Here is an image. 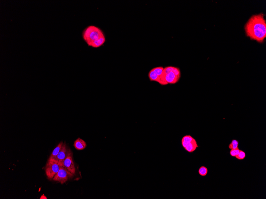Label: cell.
Wrapping results in <instances>:
<instances>
[{
  "label": "cell",
  "mask_w": 266,
  "mask_h": 199,
  "mask_svg": "<svg viewBox=\"0 0 266 199\" xmlns=\"http://www.w3.org/2000/svg\"><path fill=\"white\" fill-rule=\"evenodd\" d=\"M247 36L251 39L263 42L266 37V22L263 13L254 15L251 17L245 26Z\"/></svg>",
  "instance_id": "1"
},
{
  "label": "cell",
  "mask_w": 266,
  "mask_h": 199,
  "mask_svg": "<svg viewBox=\"0 0 266 199\" xmlns=\"http://www.w3.org/2000/svg\"><path fill=\"white\" fill-rule=\"evenodd\" d=\"M105 35L103 31L100 28L94 25L87 26L82 32L83 39L90 47L95 41Z\"/></svg>",
  "instance_id": "2"
},
{
  "label": "cell",
  "mask_w": 266,
  "mask_h": 199,
  "mask_svg": "<svg viewBox=\"0 0 266 199\" xmlns=\"http://www.w3.org/2000/svg\"><path fill=\"white\" fill-rule=\"evenodd\" d=\"M62 166L57 162L52 161H47L45 167L46 174L47 178L50 180L53 179Z\"/></svg>",
  "instance_id": "3"
},
{
  "label": "cell",
  "mask_w": 266,
  "mask_h": 199,
  "mask_svg": "<svg viewBox=\"0 0 266 199\" xmlns=\"http://www.w3.org/2000/svg\"><path fill=\"white\" fill-rule=\"evenodd\" d=\"M182 145L183 148L189 153H193L198 147L196 140L191 135L183 137Z\"/></svg>",
  "instance_id": "4"
},
{
  "label": "cell",
  "mask_w": 266,
  "mask_h": 199,
  "mask_svg": "<svg viewBox=\"0 0 266 199\" xmlns=\"http://www.w3.org/2000/svg\"><path fill=\"white\" fill-rule=\"evenodd\" d=\"M73 176L74 175L67 169L63 166H62L57 174L53 178V180L60 183L61 184H63Z\"/></svg>",
  "instance_id": "5"
},
{
  "label": "cell",
  "mask_w": 266,
  "mask_h": 199,
  "mask_svg": "<svg viewBox=\"0 0 266 199\" xmlns=\"http://www.w3.org/2000/svg\"><path fill=\"white\" fill-rule=\"evenodd\" d=\"M71 152V150L67 146L66 143L65 142L63 143L60 151H59L58 154L57 155V157L54 160L52 161L57 162L61 166H63L62 164H63V161L67 157Z\"/></svg>",
  "instance_id": "6"
},
{
  "label": "cell",
  "mask_w": 266,
  "mask_h": 199,
  "mask_svg": "<svg viewBox=\"0 0 266 199\" xmlns=\"http://www.w3.org/2000/svg\"><path fill=\"white\" fill-rule=\"evenodd\" d=\"M62 166L73 175H75L76 169L73 159V153L71 152L63 162Z\"/></svg>",
  "instance_id": "7"
},
{
  "label": "cell",
  "mask_w": 266,
  "mask_h": 199,
  "mask_svg": "<svg viewBox=\"0 0 266 199\" xmlns=\"http://www.w3.org/2000/svg\"><path fill=\"white\" fill-rule=\"evenodd\" d=\"M180 79V78L178 77L175 74L173 70L166 74L165 76V81L167 84H176L179 82Z\"/></svg>",
  "instance_id": "8"
},
{
  "label": "cell",
  "mask_w": 266,
  "mask_h": 199,
  "mask_svg": "<svg viewBox=\"0 0 266 199\" xmlns=\"http://www.w3.org/2000/svg\"><path fill=\"white\" fill-rule=\"evenodd\" d=\"M73 145L76 149L80 151L84 150L87 147V145L84 140L79 138L74 141Z\"/></svg>",
  "instance_id": "9"
},
{
  "label": "cell",
  "mask_w": 266,
  "mask_h": 199,
  "mask_svg": "<svg viewBox=\"0 0 266 199\" xmlns=\"http://www.w3.org/2000/svg\"><path fill=\"white\" fill-rule=\"evenodd\" d=\"M148 76L150 81H155V82H158L160 85H165L164 83L160 80V77L157 74L155 73L154 69H152L151 70H150L149 73H148Z\"/></svg>",
  "instance_id": "10"
},
{
  "label": "cell",
  "mask_w": 266,
  "mask_h": 199,
  "mask_svg": "<svg viewBox=\"0 0 266 199\" xmlns=\"http://www.w3.org/2000/svg\"><path fill=\"white\" fill-rule=\"evenodd\" d=\"M153 69L158 75L160 80L164 83V85H167L168 84L165 81L166 74H165L164 72V68L162 67V66H159V67L154 68Z\"/></svg>",
  "instance_id": "11"
},
{
  "label": "cell",
  "mask_w": 266,
  "mask_h": 199,
  "mask_svg": "<svg viewBox=\"0 0 266 199\" xmlns=\"http://www.w3.org/2000/svg\"><path fill=\"white\" fill-rule=\"evenodd\" d=\"M63 141H61V142L59 143L58 144V145H57V146L56 147L54 150H53L52 152V153L51 156H50V158H49V159H48V161H53L56 158V157H57V155L58 154L59 151H60L61 148H62V146L63 145Z\"/></svg>",
  "instance_id": "12"
},
{
  "label": "cell",
  "mask_w": 266,
  "mask_h": 199,
  "mask_svg": "<svg viewBox=\"0 0 266 199\" xmlns=\"http://www.w3.org/2000/svg\"><path fill=\"white\" fill-rule=\"evenodd\" d=\"M106 37H105V36H102V37L100 38L99 39L95 41L94 42H93V43L92 44L90 47H92V48H99L100 47H101L103 45L105 42H106Z\"/></svg>",
  "instance_id": "13"
},
{
  "label": "cell",
  "mask_w": 266,
  "mask_h": 199,
  "mask_svg": "<svg viewBox=\"0 0 266 199\" xmlns=\"http://www.w3.org/2000/svg\"><path fill=\"white\" fill-rule=\"evenodd\" d=\"M208 172V169L205 166H202L199 168L198 173L200 176H206L207 175Z\"/></svg>",
  "instance_id": "14"
},
{
  "label": "cell",
  "mask_w": 266,
  "mask_h": 199,
  "mask_svg": "<svg viewBox=\"0 0 266 199\" xmlns=\"http://www.w3.org/2000/svg\"><path fill=\"white\" fill-rule=\"evenodd\" d=\"M239 141L236 140H233L229 145L230 149L234 150L238 148Z\"/></svg>",
  "instance_id": "15"
},
{
  "label": "cell",
  "mask_w": 266,
  "mask_h": 199,
  "mask_svg": "<svg viewBox=\"0 0 266 199\" xmlns=\"http://www.w3.org/2000/svg\"><path fill=\"white\" fill-rule=\"evenodd\" d=\"M246 157V154L242 150H240V152L238 155L237 156H236V158L239 160H243Z\"/></svg>",
  "instance_id": "16"
},
{
  "label": "cell",
  "mask_w": 266,
  "mask_h": 199,
  "mask_svg": "<svg viewBox=\"0 0 266 199\" xmlns=\"http://www.w3.org/2000/svg\"><path fill=\"white\" fill-rule=\"evenodd\" d=\"M240 150L239 148L236 149L231 150L230 151V154L231 156L234 157H236L238 155L240 152Z\"/></svg>",
  "instance_id": "17"
}]
</instances>
